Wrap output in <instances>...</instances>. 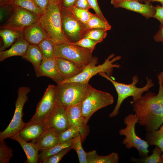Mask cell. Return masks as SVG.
I'll use <instances>...</instances> for the list:
<instances>
[{"label":"cell","instance_id":"1","mask_svg":"<svg viewBox=\"0 0 163 163\" xmlns=\"http://www.w3.org/2000/svg\"><path fill=\"white\" fill-rule=\"evenodd\" d=\"M156 94L149 92L137 101L131 103L137 119V123L146 132L158 129L163 123V116Z\"/></svg>","mask_w":163,"mask_h":163},{"label":"cell","instance_id":"2","mask_svg":"<svg viewBox=\"0 0 163 163\" xmlns=\"http://www.w3.org/2000/svg\"><path fill=\"white\" fill-rule=\"evenodd\" d=\"M38 21L55 44L71 42L63 30L60 2L50 3Z\"/></svg>","mask_w":163,"mask_h":163},{"label":"cell","instance_id":"3","mask_svg":"<svg viewBox=\"0 0 163 163\" xmlns=\"http://www.w3.org/2000/svg\"><path fill=\"white\" fill-rule=\"evenodd\" d=\"M99 75L110 81L114 86L117 93V104L113 111L108 115L109 117L111 118L117 115L121 104L125 99L131 96L133 101L130 103L134 102L140 98L145 92L148 91L154 85L152 79L147 78L146 83L144 86L142 88L137 87L136 85L139 80L137 75L132 77L131 83L127 84L114 80L105 73L101 72Z\"/></svg>","mask_w":163,"mask_h":163},{"label":"cell","instance_id":"4","mask_svg":"<svg viewBox=\"0 0 163 163\" xmlns=\"http://www.w3.org/2000/svg\"><path fill=\"white\" fill-rule=\"evenodd\" d=\"M113 96L110 93L97 90L89 83L87 86L82 104V113L85 123L97 110L112 104Z\"/></svg>","mask_w":163,"mask_h":163},{"label":"cell","instance_id":"5","mask_svg":"<svg viewBox=\"0 0 163 163\" xmlns=\"http://www.w3.org/2000/svg\"><path fill=\"white\" fill-rule=\"evenodd\" d=\"M88 82H70L57 84L56 106L66 109L82 102Z\"/></svg>","mask_w":163,"mask_h":163},{"label":"cell","instance_id":"6","mask_svg":"<svg viewBox=\"0 0 163 163\" xmlns=\"http://www.w3.org/2000/svg\"><path fill=\"white\" fill-rule=\"evenodd\" d=\"M115 54H112L105 59L102 64L96 66L98 62V59L94 56L89 63L85 67L83 71L76 76L70 79L65 80L61 83L70 82H87L93 76L101 72L105 73L110 76L112 74L113 68H120L121 66L113 63L120 60L121 56H118L114 57Z\"/></svg>","mask_w":163,"mask_h":163},{"label":"cell","instance_id":"7","mask_svg":"<svg viewBox=\"0 0 163 163\" xmlns=\"http://www.w3.org/2000/svg\"><path fill=\"white\" fill-rule=\"evenodd\" d=\"M30 89L27 86H22L18 89V97L15 102V110L13 117L7 127L0 132V141H2L18 133L25 125L23 121V108L28 100L27 94Z\"/></svg>","mask_w":163,"mask_h":163},{"label":"cell","instance_id":"8","mask_svg":"<svg viewBox=\"0 0 163 163\" xmlns=\"http://www.w3.org/2000/svg\"><path fill=\"white\" fill-rule=\"evenodd\" d=\"M92 52L90 49L75 45L72 42L55 44V57L69 60L84 67L92 59Z\"/></svg>","mask_w":163,"mask_h":163},{"label":"cell","instance_id":"9","mask_svg":"<svg viewBox=\"0 0 163 163\" xmlns=\"http://www.w3.org/2000/svg\"><path fill=\"white\" fill-rule=\"evenodd\" d=\"M62 28L64 34L71 42L83 38L89 30L85 24L76 18L69 10L61 8Z\"/></svg>","mask_w":163,"mask_h":163},{"label":"cell","instance_id":"10","mask_svg":"<svg viewBox=\"0 0 163 163\" xmlns=\"http://www.w3.org/2000/svg\"><path fill=\"white\" fill-rule=\"evenodd\" d=\"M39 17L26 9L14 6L11 16L0 28L24 31L27 27L37 21Z\"/></svg>","mask_w":163,"mask_h":163},{"label":"cell","instance_id":"11","mask_svg":"<svg viewBox=\"0 0 163 163\" xmlns=\"http://www.w3.org/2000/svg\"><path fill=\"white\" fill-rule=\"evenodd\" d=\"M56 86L49 85L37 105L34 115L27 123L46 121L56 106Z\"/></svg>","mask_w":163,"mask_h":163},{"label":"cell","instance_id":"12","mask_svg":"<svg viewBox=\"0 0 163 163\" xmlns=\"http://www.w3.org/2000/svg\"><path fill=\"white\" fill-rule=\"evenodd\" d=\"M137 121L135 114H129L124 120V123L126 125V127L120 129L119 131L120 135L125 136L122 143L127 149H130L132 147L136 149L139 145L147 142L139 137L136 133L135 126Z\"/></svg>","mask_w":163,"mask_h":163},{"label":"cell","instance_id":"13","mask_svg":"<svg viewBox=\"0 0 163 163\" xmlns=\"http://www.w3.org/2000/svg\"><path fill=\"white\" fill-rule=\"evenodd\" d=\"M82 102L68 107L66 109V113L69 127L72 126L79 129L82 142L89 133V128L84 122L82 113Z\"/></svg>","mask_w":163,"mask_h":163},{"label":"cell","instance_id":"14","mask_svg":"<svg viewBox=\"0 0 163 163\" xmlns=\"http://www.w3.org/2000/svg\"><path fill=\"white\" fill-rule=\"evenodd\" d=\"M48 128L58 135L69 127L66 113V109L56 106L46 120Z\"/></svg>","mask_w":163,"mask_h":163},{"label":"cell","instance_id":"15","mask_svg":"<svg viewBox=\"0 0 163 163\" xmlns=\"http://www.w3.org/2000/svg\"><path fill=\"white\" fill-rule=\"evenodd\" d=\"M148 1L143 4L135 0H121L114 5L116 8H124L141 14L148 19L153 17L155 13V6Z\"/></svg>","mask_w":163,"mask_h":163},{"label":"cell","instance_id":"16","mask_svg":"<svg viewBox=\"0 0 163 163\" xmlns=\"http://www.w3.org/2000/svg\"><path fill=\"white\" fill-rule=\"evenodd\" d=\"M49 129L46 121L26 124L18 133L21 137L26 142L32 141L36 142L39 137Z\"/></svg>","mask_w":163,"mask_h":163},{"label":"cell","instance_id":"17","mask_svg":"<svg viewBox=\"0 0 163 163\" xmlns=\"http://www.w3.org/2000/svg\"><path fill=\"white\" fill-rule=\"evenodd\" d=\"M37 77L46 76L51 78L57 84L64 80L58 69L55 57L43 58L38 70L35 72Z\"/></svg>","mask_w":163,"mask_h":163},{"label":"cell","instance_id":"18","mask_svg":"<svg viewBox=\"0 0 163 163\" xmlns=\"http://www.w3.org/2000/svg\"><path fill=\"white\" fill-rule=\"evenodd\" d=\"M59 71L64 80L72 78L81 73L85 67L69 60L55 57Z\"/></svg>","mask_w":163,"mask_h":163},{"label":"cell","instance_id":"19","mask_svg":"<svg viewBox=\"0 0 163 163\" xmlns=\"http://www.w3.org/2000/svg\"><path fill=\"white\" fill-rule=\"evenodd\" d=\"M23 33L24 38L30 44L38 45L48 38L47 33L38 21L26 28Z\"/></svg>","mask_w":163,"mask_h":163},{"label":"cell","instance_id":"20","mask_svg":"<svg viewBox=\"0 0 163 163\" xmlns=\"http://www.w3.org/2000/svg\"><path fill=\"white\" fill-rule=\"evenodd\" d=\"M10 138L16 141L20 145L27 157V163H37L40 150L36 143L28 142L24 140L20 136L18 133Z\"/></svg>","mask_w":163,"mask_h":163},{"label":"cell","instance_id":"21","mask_svg":"<svg viewBox=\"0 0 163 163\" xmlns=\"http://www.w3.org/2000/svg\"><path fill=\"white\" fill-rule=\"evenodd\" d=\"M30 44L24 38L16 41L8 50L0 52V61L2 62L6 58L14 56H24Z\"/></svg>","mask_w":163,"mask_h":163},{"label":"cell","instance_id":"22","mask_svg":"<svg viewBox=\"0 0 163 163\" xmlns=\"http://www.w3.org/2000/svg\"><path fill=\"white\" fill-rule=\"evenodd\" d=\"M0 36L3 43L0 47V52L5 50L17 41L24 38L23 31L7 28L0 30Z\"/></svg>","mask_w":163,"mask_h":163},{"label":"cell","instance_id":"23","mask_svg":"<svg viewBox=\"0 0 163 163\" xmlns=\"http://www.w3.org/2000/svg\"><path fill=\"white\" fill-rule=\"evenodd\" d=\"M59 143L58 135L48 129L39 137L35 143L40 151L51 148Z\"/></svg>","mask_w":163,"mask_h":163},{"label":"cell","instance_id":"24","mask_svg":"<svg viewBox=\"0 0 163 163\" xmlns=\"http://www.w3.org/2000/svg\"><path fill=\"white\" fill-rule=\"evenodd\" d=\"M22 58L31 62L35 72L39 69L43 56L38 45L30 44L25 54Z\"/></svg>","mask_w":163,"mask_h":163},{"label":"cell","instance_id":"25","mask_svg":"<svg viewBox=\"0 0 163 163\" xmlns=\"http://www.w3.org/2000/svg\"><path fill=\"white\" fill-rule=\"evenodd\" d=\"M87 153L88 163H117L119 161L118 154L115 152L103 156L98 155L95 150Z\"/></svg>","mask_w":163,"mask_h":163},{"label":"cell","instance_id":"26","mask_svg":"<svg viewBox=\"0 0 163 163\" xmlns=\"http://www.w3.org/2000/svg\"><path fill=\"white\" fill-rule=\"evenodd\" d=\"M77 137L64 142L59 143L51 148L40 150V152L39 154L38 161L40 163H42L44 161L51 156L64 149L72 146Z\"/></svg>","mask_w":163,"mask_h":163},{"label":"cell","instance_id":"27","mask_svg":"<svg viewBox=\"0 0 163 163\" xmlns=\"http://www.w3.org/2000/svg\"><path fill=\"white\" fill-rule=\"evenodd\" d=\"M152 152V153L151 155L140 158L132 157L130 159V161L140 163H163V152L161 149L155 146Z\"/></svg>","mask_w":163,"mask_h":163},{"label":"cell","instance_id":"28","mask_svg":"<svg viewBox=\"0 0 163 163\" xmlns=\"http://www.w3.org/2000/svg\"><path fill=\"white\" fill-rule=\"evenodd\" d=\"M145 140L149 145H154L159 147L163 152V133L159 129L146 132L145 136Z\"/></svg>","mask_w":163,"mask_h":163},{"label":"cell","instance_id":"29","mask_svg":"<svg viewBox=\"0 0 163 163\" xmlns=\"http://www.w3.org/2000/svg\"><path fill=\"white\" fill-rule=\"evenodd\" d=\"M12 4L14 6L26 9L39 16L44 13L36 5L34 0H12Z\"/></svg>","mask_w":163,"mask_h":163},{"label":"cell","instance_id":"30","mask_svg":"<svg viewBox=\"0 0 163 163\" xmlns=\"http://www.w3.org/2000/svg\"><path fill=\"white\" fill-rule=\"evenodd\" d=\"M85 25L88 30L92 29H100L107 31L111 28V26L108 22L103 21L96 14H93Z\"/></svg>","mask_w":163,"mask_h":163},{"label":"cell","instance_id":"31","mask_svg":"<svg viewBox=\"0 0 163 163\" xmlns=\"http://www.w3.org/2000/svg\"><path fill=\"white\" fill-rule=\"evenodd\" d=\"M43 53V58L51 59L55 57V43L49 38L42 41L39 45Z\"/></svg>","mask_w":163,"mask_h":163},{"label":"cell","instance_id":"32","mask_svg":"<svg viewBox=\"0 0 163 163\" xmlns=\"http://www.w3.org/2000/svg\"><path fill=\"white\" fill-rule=\"evenodd\" d=\"M58 135L59 143H63L80 136V130L78 128L72 126Z\"/></svg>","mask_w":163,"mask_h":163},{"label":"cell","instance_id":"33","mask_svg":"<svg viewBox=\"0 0 163 163\" xmlns=\"http://www.w3.org/2000/svg\"><path fill=\"white\" fill-rule=\"evenodd\" d=\"M69 10L76 18L85 24L93 14L89 10L78 8L74 6Z\"/></svg>","mask_w":163,"mask_h":163},{"label":"cell","instance_id":"34","mask_svg":"<svg viewBox=\"0 0 163 163\" xmlns=\"http://www.w3.org/2000/svg\"><path fill=\"white\" fill-rule=\"evenodd\" d=\"M13 155L12 149L6 144L5 141H0V163H8Z\"/></svg>","mask_w":163,"mask_h":163},{"label":"cell","instance_id":"35","mask_svg":"<svg viewBox=\"0 0 163 163\" xmlns=\"http://www.w3.org/2000/svg\"><path fill=\"white\" fill-rule=\"evenodd\" d=\"M82 141L80 136L77 137L72 146V149L76 152L80 163H88L87 153L83 148Z\"/></svg>","mask_w":163,"mask_h":163},{"label":"cell","instance_id":"36","mask_svg":"<svg viewBox=\"0 0 163 163\" xmlns=\"http://www.w3.org/2000/svg\"><path fill=\"white\" fill-rule=\"evenodd\" d=\"M107 34L106 30L100 29H92L87 32L84 37L88 38L101 43L106 38Z\"/></svg>","mask_w":163,"mask_h":163},{"label":"cell","instance_id":"37","mask_svg":"<svg viewBox=\"0 0 163 163\" xmlns=\"http://www.w3.org/2000/svg\"><path fill=\"white\" fill-rule=\"evenodd\" d=\"M99 43L96 41L87 37H84L78 41L72 43L75 45L90 49L93 51L96 45Z\"/></svg>","mask_w":163,"mask_h":163},{"label":"cell","instance_id":"38","mask_svg":"<svg viewBox=\"0 0 163 163\" xmlns=\"http://www.w3.org/2000/svg\"><path fill=\"white\" fill-rule=\"evenodd\" d=\"M73 146V145H72ZM72 146L64 149L58 153L48 158L42 163H58L63 157L70 150L72 149Z\"/></svg>","mask_w":163,"mask_h":163},{"label":"cell","instance_id":"39","mask_svg":"<svg viewBox=\"0 0 163 163\" xmlns=\"http://www.w3.org/2000/svg\"><path fill=\"white\" fill-rule=\"evenodd\" d=\"M91 8L95 12V14L104 21L108 22L104 16L99 8L97 0H87Z\"/></svg>","mask_w":163,"mask_h":163},{"label":"cell","instance_id":"40","mask_svg":"<svg viewBox=\"0 0 163 163\" xmlns=\"http://www.w3.org/2000/svg\"><path fill=\"white\" fill-rule=\"evenodd\" d=\"M157 78L159 88L158 93L156 95V98L161 106L163 116V85L162 84L160 77L158 74Z\"/></svg>","mask_w":163,"mask_h":163},{"label":"cell","instance_id":"41","mask_svg":"<svg viewBox=\"0 0 163 163\" xmlns=\"http://www.w3.org/2000/svg\"><path fill=\"white\" fill-rule=\"evenodd\" d=\"M155 8V12L153 17L158 20L161 25H163V6L158 5Z\"/></svg>","mask_w":163,"mask_h":163},{"label":"cell","instance_id":"42","mask_svg":"<svg viewBox=\"0 0 163 163\" xmlns=\"http://www.w3.org/2000/svg\"><path fill=\"white\" fill-rule=\"evenodd\" d=\"M149 145L147 142L139 145L136 149L139 153V155L142 157H145L148 155L149 151L148 148Z\"/></svg>","mask_w":163,"mask_h":163},{"label":"cell","instance_id":"43","mask_svg":"<svg viewBox=\"0 0 163 163\" xmlns=\"http://www.w3.org/2000/svg\"><path fill=\"white\" fill-rule=\"evenodd\" d=\"M76 0H60L61 8L70 10L74 6Z\"/></svg>","mask_w":163,"mask_h":163},{"label":"cell","instance_id":"44","mask_svg":"<svg viewBox=\"0 0 163 163\" xmlns=\"http://www.w3.org/2000/svg\"><path fill=\"white\" fill-rule=\"evenodd\" d=\"M74 7L88 10L91 8L87 0H76Z\"/></svg>","mask_w":163,"mask_h":163},{"label":"cell","instance_id":"45","mask_svg":"<svg viewBox=\"0 0 163 163\" xmlns=\"http://www.w3.org/2000/svg\"><path fill=\"white\" fill-rule=\"evenodd\" d=\"M36 5L43 12L50 3V0H34Z\"/></svg>","mask_w":163,"mask_h":163},{"label":"cell","instance_id":"46","mask_svg":"<svg viewBox=\"0 0 163 163\" xmlns=\"http://www.w3.org/2000/svg\"><path fill=\"white\" fill-rule=\"evenodd\" d=\"M154 40L157 42L163 43V25H161L158 31L154 36Z\"/></svg>","mask_w":163,"mask_h":163},{"label":"cell","instance_id":"47","mask_svg":"<svg viewBox=\"0 0 163 163\" xmlns=\"http://www.w3.org/2000/svg\"><path fill=\"white\" fill-rule=\"evenodd\" d=\"M9 4H11L10 3L8 0H0V7Z\"/></svg>","mask_w":163,"mask_h":163},{"label":"cell","instance_id":"48","mask_svg":"<svg viewBox=\"0 0 163 163\" xmlns=\"http://www.w3.org/2000/svg\"><path fill=\"white\" fill-rule=\"evenodd\" d=\"M163 44V43H162ZM160 77L162 84L163 85V71L158 74Z\"/></svg>","mask_w":163,"mask_h":163},{"label":"cell","instance_id":"49","mask_svg":"<svg viewBox=\"0 0 163 163\" xmlns=\"http://www.w3.org/2000/svg\"><path fill=\"white\" fill-rule=\"evenodd\" d=\"M121 0H111V3L114 5Z\"/></svg>","mask_w":163,"mask_h":163},{"label":"cell","instance_id":"50","mask_svg":"<svg viewBox=\"0 0 163 163\" xmlns=\"http://www.w3.org/2000/svg\"><path fill=\"white\" fill-rule=\"evenodd\" d=\"M152 2H160L162 6H163V0H151Z\"/></svg>","mask_w":163,"mask_h":163},{"label":"cell","instance_id":"51","mask_svg":"<svg viewBox=\"0 0 163 163\" xmlns=\"http://www.w3.org/2000/svg\"><path fill=\"white\" fill-rule=\"evenodd\" d=\"M159 129L161 132L163 133V123L159 127Z\"/></svg>","mask_w":163,"mask_h":163},{"label":"cell","instance_id":"52","mask_svg":"<svg viewBox=\"0 0 163 163\" xmlns=\"http://www.w3.org/2000/svg\"><path fill=\"white\" fill-rule=\"evenodd\" d=\"M60 2V0H50V3H54L56 2Z\"/></svg>","mask_w":163,"mask_h":163},{"label":"cell","instance_id":"53","mask_svg":"<svg viewBox=\"0 0 163 163\" xmlns=\"http://www.w3.org/2000/svg\"><path fill=\"white\" fill-rule=\"evenodd\" d=\"M137 0V1H139V2L140 1V2H144L145 3L146 2H148V1H151V0Z\"/></svg>","mask_w":163,"mask_h":163},{"label":"cell","instance_id":"54","mask_svg":"<svg viewBox=\"0 0 163 163\" xmlns=\"http://www.w3.org/2000/svg\"><path fill=\"white\" fill-rule=\"evenodd\" d=\"M11 4H12V0H8Z\"/></svg>","mask_w":163,"mask_h":163}]
</instances>
